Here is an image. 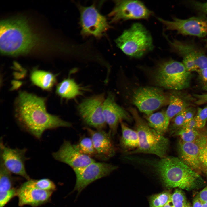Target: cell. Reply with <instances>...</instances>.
<instances>
[{
  "instance_id": "26",
  "label": "cell",
  "mask_w": 207,
  "mask_h": 207,
  "mask_svg": "<svg viewBox=\"0 0 207 207\" xmlns=\"http://www.w3.org/2000/svg\"><path fill=\"white\" fill-rule=\"evenodd\" d=\"M23 184L42 190L53 192L56 189V186L54 183L48 178H43L39 180L30 179L24 183Z\"/></svg>"
},
{
  "instance_id": "32",
  "label": "cell",
  "mask_w": 207,
  "mask_h": 207,
  "mask_svg": "<svg viewBox=\"0 0 207 207\" xmlns=\"http://www.w3.org/2000/svg\"><path fill=\"white\" fill-rule=\"evenodd\" d=\"M195 116L198 128L204 126L207 121V106L203 108H198Z\"/></svg>"
},
{
  "instance_id": "1",
  "label": "cell",
  "mask_w": 207,
  "mask_h": 207,
  "mask_svg": "<svg viewBox=\"0 0 207 207\" xmlns=\"http://www.w3.org/2000/svg\"><path fill=\"white\" fill-rule=\"evenodd\" d=\"M45 101L43 97L21 91L16 101L14 115L19 126L39 139L46 130L72 126L70 122L48 113Z\"/></svg>"
},
{
  "instance_id": "10",
  "label": "cell",
  "mask_w": 207,
  "mask_h": 207,
  "mask_svg": "<svg viewBox=\"0 0 207 207\" xmlns=\"http://www.w3.org/2000/svg\"><path fill=\"white\" fill-rule=\"evenodd\" d=\"M114 6L109 14L110 23L132 19H147L153 14L144 3L138 0H115Z\"/></svg>"
},
{
  "instance_id": "38",
  "label": "cell",
  "mask_w": 207,
  "mask_h": 207,
  "mask_svg": "<svg viewBox=\"0 0 207 207\" xmlns=\"http://www.w3.org/2000/svg\"><path fill=\"white\" fill-rule=\"evenodd\" d=\"M194 97L195 98V103L198 105H201L207 103V93L201 94H195Z\"/></svg>"
},
{
  "instance_id": "33",
  "label": "cell",
  "mask_w": 207,
  "mask_h": 207,
  "mask_svg": "<svg viewBox=\"0 0 207 207\" xmlns=\"http://www.w3.org/2000/svg\"><path fill=\"white\" fill-rule=\"evenodd\" d=\"M182 62L186 70L189 72H197L198 68L196 65L194 59L191 57L188 56L182 57Z\"/></svg>"
},
{
  "instance_id": "8",
  "label": "cell",
  "mask_w": 207,
  "mask_h": 207,
  "mask_svg": "<svg viewBox=\"0 0 207 207\" xmlns=\"http://www.w3.org/2000/svg\"><path fill=\"white\" fill-rule=\"evenodd\" d=\"M105 98L104 93L88 97L80 101L76 108L83 122L98 130L102 129L106 124L103 111Z\"/></svg>"
},
{
  "instance_id": "43",
  "label": "cell",
  "mask_w": 207,
  "mask_h": 207,
  "mask_svg": "<svg viewBox=\"0 0 207 207\" xmlns=\"http://www.w3.org/2000/svg\"><path fill=\"white\" fill-rule=\"evenodd\" d=\"M163 207H174L171 200Z\"/></svg>"
},
{
  "instance_id": "27",
  "label": "cell",
  "mask_w": 207,
  "mask_h": 207,
  "mask_svg": "<svg viewBox=\"0 0 207 207\" xmlns=\"http://www.w3.org/2000/svg\"><path fill=\"white\" fill-rule=\"evenodd\" d=\"M74 145L78 151L83 154L89 156L96 155V152L91 138H83L77 144Z\"/></svg>"
},
{
  "instance_id": "18",
  "label": "cell",
  "mask_w": 207,
  "mask_h": 207,
  "mask_svg": "<svg viewBox=\"0 0 207 207\" xmlns=\"http://www.w3.org/2000/svg\"><path fill=\"white\" fill-rule=\"evenodd\" d=\"M85 129L90 135L96 155L106 160L114 155L115 150L111 138L110 132L107 133L102 129L95 130L88 127Z\"/></svg>"
},
{
  "instance_id": "36",
  "label": "cell",
  "mask_w": 207,
  "mask_h": 207,
  "mask_svg": "<svg viewBox=\"0 0 207 207\" xmlns=\"http://www.w3.org/2000/svg\"><path fill=\"white\" fill-rule=\"evenodd\" d=\"M199 158L201 165L207 169V143L201 149Z\"/></svg>"
},
{
  "instance_id": "24",
  "label": "cell",
  "mask_w": 207,
  "mask_h": 207,
  "mask_svg": "<svg viewBox=\"0 0 207 207\" xmlns=\"http://www.w3.org/2000/svg\"><path fill=\"white\" fill-rule=\"evenodd\" d=\"M165 111L162 110L145 116L149 126L162 135L167 131L170 121L166 116Z\"/></svg>"
},
{
  "instance_id": "44",
  "label": "cell",
  "mask_w": 207,
  "mask_h": 207,
  "mask_svg": "<svg viewBox=\"0 0 207 207\" xmlns=\"http://www.w3.org/2000/svg\"><path fill=\"white\" fill-rule=\"evenodd\" d=\"M202 88L203 90L207 91V84H203Z\"/></svg>"
},
{
  "instance_id": "15",
  "label": "cell",
  "mask_w": 207,
  "mask_h": 207,
  "mask_svg": "<svg viewBox=\"0 0 207 207\" xmlns=\"http://www.w3.org/2000/svg\"><path fill=\"white\" fill-rule=\"evenodd\" d=\"M104 118L109 126L111 133L114 135L117 131L119 123L123 120L130 122L132 117L116 102L114 95L108 93L106 97L103 107Z\"/></svg>"
},
{
  "instance_id": "28",
  "label": "cell",
  "mask_w": 207,
  "mask_h": 207,
  "mask_svg": "<svg viewBox=\"0 0 207 207\" xmlns=\"http://www.w3.org/2000/svg\"><path fill=\"white\" fill-rule=\"evenodd\" d=\"M172 195L164 191L152 195L150 198V207H163L171 200Z\"/></svg>"
},
{
  "instance_id": "40",
  "label": "cell",
  "mask_w": 207,
  "mask_h": 207,
  "mask_svg": "<svg viewBox=\"0 0 207 207\" xmlns=\"http://www.w3.org/2000/svg\"><path fill=\"white\" fill-rule=\"evenodd\" d=\"M202 203L207 202V186L200 192L197 195Z\"/></svg>"
},
{
  "instance_id": "29",
  "label": "cell",
  "mask_w": 207,
  "mask_h": 207,
  "mask_svg": "<svg viewBox=\"0 0 207 207\" xmlns=\"http://www.w3.org/2000/svg\"><path fill=\"white\" fill-rule=\"evenodd\" d=\"M177 133L184 142H196L201 138L195 129L182 127Z\"/></svg>"
},
{
  "instance_id": "46",
  "label": "cell",
  "mask_w": 207,
  "mask_h": 207,
  "mask_svg": "<svg viewBox=\"0 0 207 207\" xmlns=\"http://www.w3.org/2000/svg\"><path fill=\"white\" fill-rule=\"evenodd\" d=\"M205 47L207 48V39L206 41V44L205 45Z\"/></svg>"
},
{
  "instance_id": "12",
  "label": "cell",
  "mask_w": 207,
  "mask_h": 207,
  "mask_svg": "<svg viewBox=\"0 0 207 207\" xmlns=\"http://www.w3.org/2000/svg\"><path fill=\"white\" fill-rule=\"evenodd\" d=\"M166 29L175 30L178 34L204 37L207 35V18L192 17L186 19L174 18L169 21L158 18Z\"/></svg>"
},
{
  "instance_id": "3",
  "label": "cell",
  "mask_w": 207,
  "mask_h": 207,
  "mask_svg": "<svg viewBox=\"0 0 207 207\" xmlns=\"http://www.w3.org/2000/svg\"><path fill=\"white\" fill-rule=\"evenodd\" d=\"M145 162L154 168L168 187L189 190L196 188L202 182L198 173L177 157H166Z\"/></svg>"
},
{
  "instance_id": "39",
  "label": "cell",
  "mask_w": 207,
  "mask_h": 207,
  "mask_svg": "<svg viewBox=\"0 0 207 207\" xmlns=\"http://www.w3.org/2000/svg\"><path fill=\"white\" fill-rule=\"evenodd\" d=\"M197 72L202 84H207V68L199 70Z\"/></svg>"
},
{
  "instance_id": "16",
  "label": "cell",
  "mask_w": 207,
  "mask_h": 207,
  "mask_svg": "<svg viewBox=\"0 0 207 207\" xmlns=\"http://www.w3.org/2000/svg\"><path fill=\"white\" fill-rule=\"evenodd\" d=\"M18 205L22 207L29 205L36 207L48 202L53 192L45 191L23 184L17 189Z\"/></svg>"
},
{
  "instance_id": "45",
  "label": "cell",
  "mask_w": 207,
  "mask_h": 207,
  "mask_svg": "<svg viewBox=\"0 0 207 207\" xmlns=\"http://www.w3.org/2000/svg\"><path fill=\"white\" fill-rule=\"evenodd\" d=\"M202 207H207V202L202 203Z\"/></svg>"
},
{
  "instance_id": "20",
  "label": "cell",
  "mask_w": 207,
  "mask_h": 207,
  "mask_svg": "<svg viewBox=\"0 0 207 207\" xmlns=\"http://www.w3.org/2000/svg\"><path fill=\"white\" fill-rule=\"evenodd\" d=\"M83 90V88L73 78H68L57 84L56 92L61 98L70 100L82 95Z\"/></svg>"
},
{
  "instance_id": "7",
  "label": "cell",
  "mask_w": 207,
  "mask_h": 207,
  "mask_svg": "<svg viewBox=\"0 0 207 207\" xmlns=\"http://www.w3.org/2000/svg\"><path fill=\"white\" fill-rule=\"evenodd\" d=\"M169 95L160 87H140L134 91L132 102L140 112L148 115L168 104Z\"/></svg>"
},
{
  "instance_id": "21",
  "label": "cell",
  "mask_w": 207,
  "mask_h": 207,
  "mask_svg": "<svg viewBox=\"0 0 207 207\" xmlns=\"http://www.w3.org/2000/svg\"><path fill=\"white\" fill-rule=\"evenodd\" d=\"M185 97L175 91L170 94L168 106L165 111L170 121L178 113L189 107V98Z\"/></svg>"
},
{
  "instance_id": "42",
  "label": "cell",
  "mask_w": 207,
  "mask_h": 207,
  "mask_svg": "<svg viewBox=\"0 0 207 207\" xmlns=\"http://www.w3.org/2000/svg\"><path fill=\"white\" fill-rule=\"evenodd\" d=\"M202 203L197 195L193 199V207H202Z\"/></svg>"
},
{
  "instance_id": "30",
  "label": "cell",
  "mask_w": 207,
  "mask_h": 207,
  "mask_svg": "<svg viewBox=\"0 0 207 207\" xmlns=\"http://www.w3.org/2000/svg\"><path fill=\"white\" fill-rule=\"evenodd\" d=\"M171 200L174 207H191L182 191L177 189L171 195Z\"/></svg>"
},
{
  "instance_id": "5",
  "label": "cell",
  "mask_w": 207,
  "mask_h": 207,
  "mask_svg": "<svg viewBox=\"0 0 207 207\" xmlns=\"http://www.w3.org/2000/svg\"><path fill=\"white\" fill-rule=\"evenodd\" d=\"M152 76L157 86L178 91L189 87L192 75L182 62L169 60L161 61L157 64Z\"/></svg>"
},
{
  "instance_id": "41",
  "label": "cell",
  "mask_w": 207,
  "mask_h": 207,
  "mask_svg": "<svg viewBox=\"0 0 207 207\" xmlns=\"http://www.w3.org/2000/svg\"><path fill=\"white\" fill-rule=\"evenodd\" d=\"M183 127L191 129H195L196 128H198L195 116L192 120L189 122L185 124Z\"/></svg>"
},
{
  "instance_id": "19",
  "label": "cell",
  "mask_w": 207,
  "mask_h": 207,
  "mask_svg": "<svg viewBox=\"0 0 207 207\" xmlns=\"http://www.w3.org/2000/svg\"><path fill=\"white\" fill-rule=\"evenodd\" d=\"M205 143L204 139L194 142L180 141L178 146L180 159L193 170L200 169V152Z\"/></svg>"
},
{
  "instance_id": "9",
  "label": "cell",
  "mask_w": 207,
  "mask_h": 207,
  "mask_svg": "<svg viewBox=\"0 0 207 207\" xmlns=\"http://www.w3.org/2000/svg\"><path fill=\"white\" fill-rule=\"evenodd\" d=\"M78 8L83 36L100 38L110 28L106 17L100 13L94 4L88 7L79 5Z\"/></svg>"
},
{
  "instance_id": "14",
  "label": "cell",
  "mask_w": 207,
  "mask_h": 207,
  "mask_svg": "<svg viewBox=\"0 0 207 207\" xmlns=\"http://www.w3.org/2000/svg\"><path fill=\"white\" fill-rule=\"evenodd\" d=\"M55 160L66 164L73 169L85 167L95 162L90 156L80 152L74 145L65 140L59 149L52 154Z\"/></svg>"
},
{
  "instance_id": "2",
  "label": "cell",
  "mask_w": 207,
  "mask_h": 207,
  "mask_svg": "<svg viewBox=\"0 0 207 207\" xmlns=\"http://www.w3.org/2000/svg\"><path fill=\"white\" fill-rule=\"evenodd\" d=\"M40 41L24 17L18 16L1 21L0 50L2 54L16 56L27 53Z\"/></svg>"
},
{
  "instance_id": "37",
  "label": "cell",
  "mask_w": 207,
  "mask_h": 207,
  "mask_svg": "<svg viewBox=\"0 0 207 207\" xmlns=\"http://www.w3.org/2000/svg\"><path fill=\"white\" fill-rule=\"evenodd\" d=\"M195 110L192 107H189L186 109L185 114V124L192 120L195 116Z\"/></svg>"
},
{
  "instance_id": "11",
  "label": "cell",
  "mask_w": 207,
  "mask_h": 207,
  "mask_svg": "<svg viewBox=\"0 0 207 207\" xmlns=\"http://www.w3.org/2000/svg\"><path fill=\"white\" fill-rule=\"evenodd\" d=\"M117 168L111 164L95 162L85 167L73 169L76 179L73 191H77L78 195L89 185L108 176Z\"/></svg>"
},
{
  "instance_id": "22",
  "label": "cell",
  "mask_w": 207,
  "mask_h": 207,
  "mask_svg": "<svg viewBox=\"0 0 207 207\" xmlns=\"http://www.w3.org/2000/svg\"><path fill=\"white\" fill-rule=\"evenodd\" d=\"M56 76L49 72L34 70L31 73L30 78L34 85L43 89L49 90L56 83Z\"/></svg>"
},
{
  "instance_id": "6",
  "label": "cell",
  "mask_w": 207,
  "mask_h": 207,
  "mask_svg": "<svg viewBox=\"0 0 207 207\" xmlns=\"http://www.w3.org/2000/svg\"><path fill=\"white\" fill-rule=\"evenodd\" d=\"M117 46L126 55L135 58L142 57L154 46L152 36L141 24H133L115 40Z\"/></svg>"
},
{
  "instance_id": "23",
  "label": "cell",
  "mask_w": 207,
  "mask_h": 207,
  "mask_svg": "<svg viewBox=\"0 0 207 207\" xmlns=\"http://www.w3.org/2000/svg\"><path fill=\"white\" fill-rule=\"evenodd\" d=\"M120 123L122 132L120 144L122 147L126 152L136 149L139 145L137 132L128 127L123 121Z\"/></svg>"
},
{
  "instance_id": "17",
  "label": "cell",
  "mask_w": 207,
  "mask_h": 207,
  "mask_svg": "<svg viewBox=\"0 0 207 207\" xmlns=\"http://www.w3.org/2000/svg\"><path fill=\"white\" fill-rule=\"evenodd\" d=\"M166 38L173 52L182 57L188 56L194 59L198 71L207 68V56L202 50L193 44Z\"/></svg>"
},
{
  "instance_id": "34",
  "label": "cell",
  "mask_w": 207,
  "mask_h": 207,
  "mask_svg": "<svg viewBox=\"0 0 207 207\" xmlns=\"http://www.w3.org/2000/svg\"><path fill=\"white\" fill-rule=\"evenodd\" d=\"M186 109L177 114L173 118L172 120L173 126L174 127H182L185 124V114Z\"/></svg>"
},
{
  "instance_id": "31",
  "label": "cell",
  "mask_w": 207,
  "mask_h": 207,
  "mask_svg": "<svg viewBox=\"0 0 207 207\" xmlns=\"http://www.w3.org/2000/svg\"><path fill=\"white\" fill-rule=\"evenodd\" d=\"M17 195V189L14 188L0 192V207H4L14 197Z\"/></svg>"
},
{
  "instance_id": "35",
  "label": "cell",
  "mask_w": 207,
  "mask_h": 207,
  "mask_svg": "<svg viewBox=\"0 0 207 207\" xmlns=\"http://www.w3.org/2000/svg\"><path fill=\"white\" fill-rule=\"evenodd\" d=\"M190 3L195 9L207 15V1L202 2L198 1H192Z\"/></svg>"
},
{
  "instance_id": "13",
  "label": "cell",
  "mask_w": 207,
  "mask_h": 207,
  "mask_svg": "<svg viewBox=\"0 0 207 207\" xmlns=\"http://www.w3.org/2000/svg\"><path fill=\"white\" fill-rule=\"evenodd\" d=\"M27 149L12 148L5 146L2 140L0 142V160L12 173L20 175L27 180L30 179L26 171L25 163L28 159L26 156Z\"/></svg>"
},
{
  "instance_id": "4",
  "label": "cell",
  "mask_w": 207,
  "mask_h": 207,
  "mask_svg": "<svg viewBox=\"0 0 207 207\" xmlns=\"http://www.w3.org/2000/svg\"><path fill=\"white\" fill-rule=\"evenodd\" d=\"M135 122L139 140L138 147L126 152L127 154L145 153L155 154L160 158L166 157L169 146L168 139L157 133L139 115L136 109L129 108Z\"/></svg>"
},
{
  "instance_id": "25",
  "label": "cell",
  "mask_w": 207,
  "mask_h": 207,
  "mask_svg": "<svg viewBox=\"0 0 207 207\" xmlns=\"http://www.w3.org/2000/svg\"><path fill=\"white\" fill-rule=\"evenodd\" d=\"M11 173L0 160V192L8 191L14 188L13 178Z\"/></svg>"
}]
</instances>
